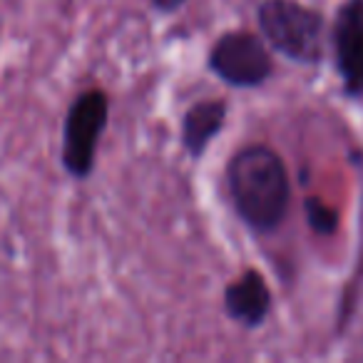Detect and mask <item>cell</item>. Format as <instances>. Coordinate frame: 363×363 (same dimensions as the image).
I'll use <instances>...</instances> for the list:
<instances>
[{
  "instance_id": "1",
  "label": "cell",
  "mask_w": 363,
  "mask_h": 363,
  "mask_svg": "<svg viewBox=\"0 0 363 363\" xmlns=\"http://www.w3.org/2000/svg\"><path fill=\"white\" fill-rule=\"evenodd\" d=\"M232 207L249 232L259 237L279 232L291 209L294 184L284 157L267 142L239 147L224 169Z\"/></svg>"
},
{
  "instance_id": "2",
  "label": "cell",
  "mask_w": 363,
  "mask_h": 363,
  "mask_svg": "<svg viewBox=\"0 0 363 363\" xmlns=\"http://www.w3.org/2000/svg\"><path fill=\"white\" fill-rule=\"evenodd\" d=\"M257 26L274 52L301 67H318L326 60V16L301 0H262Z\"/></svg>"
},
{
  "instance_id": "3",
  "label": "cell",
  "mask_w": 363,
  "mask_h": 363,
  "mask_svg": "<svg viewBox=\"0 0 363 363\" xmlns=\"http://www.w3.org/2000/svg\"><path fill=\"white\" fill-rule=\"evenodd\" d=\"M110 122V95L102 87L80 92L62 122L60 164L72 179H90L97 164L100 140Z\"/></svg>"
},
{
  "instance_id": "4",
  "label": "cell",
  "mask_w": 363,
  "mask_h": 363,
  "mask_svg": "<svg viewBox=\"0 0 363 363\" xmlns=\"http://www.w3.org/2000/svg\"><path fill=\"white\" fill-rule=\"evenodd\" d=\"M207 67L224 85L234 90H257L274 77L272 48L262 33L229 30L212 43L207 55Z\"/></svg>"
},
{
  "instance_id": "5",
  "label": "cell",
  "mask_w": 363,
  "mask_h": 363,
  "mask_svg": "<svg viewBox=\"0 0 363 363\" xmlns=\"http://www.w3.org/2000/svg\"><path fill=\"white\" fill-rule=\"evenodd\" d=\"M328 45L341 95L351 102H363V0H343L336 8Z\"/></svg>"
},
{
  "instance_id": "6",
  "label": "cell",
  "mask_w": 363,
  "mask_h": 363,
  "mask_svg": "<svg viewBox=\"0 0 363 363\" xmlns=\"http://www.w3.org/2000/svg\"><path fill=\"white\" fill-rule=\"evenodd\" d=\"M274 308V294L267 277L249 267L224 286V311L242 328H262Z\"/></svg>"
},
{
  "instance_id": "7",
  "label": "cell",
  "mask_w": 363,
  "mask_h": 363,
  "mask_svg": "<svg viewBox=\"0 0 363 363\" xmlns=\"http://www.w3.org/2000/svg\"><path fill=\"white\" fill-rule=\"evenodd\" d=\"M227 112L229 102L222 97H207L189 105L179 125V145L189 160H202L209 150V142L227 125Z\"/></svg>"
},
{
  "instance_id": "8",
  "label": "cell",
  "mask_w": 363,
  "mask_h": 363,
  "mask_svg": "<svg viewBox=\"0 0 363 363\" xmlns=\"http://www.w3.org/2000/svg\"><path fill=\"white\" fill-rule=\"evenodd\" d=\"M303 217L306 224L316 237L331 239L341 229V212H338L333 204H328L326 199L316 197V194H308L303 199Z\"/></svg>"
},
{
  "instance_id": "9",
  "label": "cell",
  "mask_w": 363,
  "mask_h": 363,
  "mask_svg": "<svg viewBox=\"0 0 363 363\" xmlns=\"http://www.w3.org/2000/svg\"><path fill=\"white\" fill-rule=\"evenodd\" d=\"M189 0H150V6L155 8L157 13H174V11H179L182 6H187Z\"/></svg>"
}]
</instances>
